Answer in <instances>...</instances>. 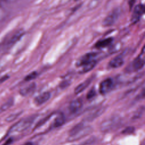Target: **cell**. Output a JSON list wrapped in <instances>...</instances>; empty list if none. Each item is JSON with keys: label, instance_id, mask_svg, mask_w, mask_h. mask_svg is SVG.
I'll return each instance as SVG.
<instances>
[{"label": "cell", "instance_id": "cell-15", "mask_svg": "<svg viewBox=\"0 0 145 145\" xmlns=\"http://www.w3.org/2000/svg\"><path fill=\"white\" fill-rule=\"evenodd\" d=\"M65 117L64 116L60 113L59 115H58L54 119L53 123V126L54 127H58L63 125L65 123Z\"/></svg>", "mask_w": 145, "mask_h": 145}, {"label": "cell", "instance_id": "cell-27", "mask_svg": "<svg viewBox=\"0 0 145 145\" xmlns=\"http://www.w3.org/2000/svg\"><path fill=\"white\" fill-rule=\"evenodd\" d=\"M3 2H6V3H14L16 2L18 0H1Z\"/></svg>", "mask_w": 145, "mask_h": 145}, {"label": "cell", "instance_id": "cell-6", "mask_svg": "<svg viewBox=\"0 0 145 145\" xmlns=\"http://www.w3.org/2000/svg\"><path fill=\"white\" fill-rule=\"evenodd\" d=\"M118 120L116 118H111L104 121L100 125V130L103 132H106L113 129L118 123Z\"/></svg>", "mask_w": 145, "mask_h": 145}, {"label": "cell", "instance_id": "cell-8", "mask_svg": "<svg viewBox=\"0 0 145 145\" xmlns=\"http://www.w3.org/2000/svg\"><path fill=\"white\" fill-rule=\"evenodd\" d=\"M50 97V93L49 92H44L35 98L34 103L36 105H40L46 103Z\"/></svg>", "mask_w": 145, "mask_h": 145}, {"label": "cell", "instance_id": "cell-25", "mask_svg": "<svg viewBox=\"0 0 145 145\" xmlns=\"http://www.w3.org/2000/svg\"><path fill=\"white\" fill-rule=\"evenodd\" d=\"M70 82L69 80H65L63 81L62 83L60 84V87L62 88H65L67 87L69 85H70Z\"/></svg>", "mask_w": 145, "mask_h": 145}, {"label": "cell", "instance_id": "cell-16", "mask_svg": "<svg viewBox=\"0 0 145 145\" xmlns=\"http://www.w3.org/2000/svg\"><path fill=\"white\" fill-rule=\"evenodd\" d=\"M103 112H104V108H103L99 109L96 110L95 112H93L91 114H89L86 117V119L87 120V121H92V120L97 118L98 116H99L100 114H101Z\"/></svg>", "mask_w": 145, "mask_h": 145}, {"label": "cell", "instance_id": "cell-20", "mask_svg": "<svg viewBox=\"0 0 145 145\" xmlns=\"http://www.w3.org/2000/svg\"><path fill=\"white\" fill-rule=\"evenodd\" d=\"M13 102L14 101L12 99H10L8 100L6 102H5L4 104H3V105H2L0 107V113L5 112V110L10 108L13 104Z\"/></svg>", "mask_w": 145, "mask_h": 145}, {"label": "cell", "instance_id": "cell-1", "mask_svg": "<svg viewBox=\"0 0 145 145\" xmlns=\"http://www.w3.org/2000/svg\"><path fill=\"white\" fill-rule=\"evenodd\" d=\"M35 118V116H32L18 121L10 127L8 131V134H12L22 133L25 131L31 126Z\"/></svg>", "mask_w": 145, "mask_h": 145}, {"label": "cell", "instance_id": "cell-11", "mask_svg": "<svg viewBox=\"0 0 145 145\" xmlns=\"http://www.w3.org/2000/svg\"><path fill=\"white\" fill-rule=\"evenodd\" d=\"M36 84L35 83H31L30 84L22 88L20 90V94L23 96H27L32 93L36 88Z\"/></svg>", "mask_w": 145, "mask_h": 145}, {"label": "cell", "instance_id": "cell-26", "mask_svg": "<svg viewBox=\"0 0 145 145\" xmlns=\"http://www.w3.org/2000/svg\"><path fill=\"white\" fill-rule=\"evenodd\" d=\"M8 78V76L7 75H5V76L2 77L1 78H0V84L2 83V82H3L4 81H5Z\"/></svg>", "mask_w": 145, "mask_h": 145}, {"label": "cell", "instance_id": "cell-19", "mask_svg": "<svg viewBox=\"0 0 145 145\" xmlns=\"http://www.w3.org/2000/svg\"><path fill=\"white\" fill-rule=\"evenodd\" d=\"M7 12L5 6L2 4V1L0 0V22L3 21L7 17Z\"/></svg>", "mask_w": 145, "mask_h": 145}, {"label": "cell", "instance_id": "cell-23", "mask_svg": "<svg viewBox=\"0 0 145 145\" xmlns=\"http://www.w3.org/2000/svg\"><path fill=\"white\" fill-rule=\"evenodd\" d=\"M134 131V128L133 127H128L126 128L123 131L122 133L123 134H129V133H131Z\"/></svg>", "mask_w": 145, "mask_h": 145}, {"label": "cell", "instance_id": "cell-3", "mask_svg": "<svg viewBox=\"0 0 145 145\" xmlns=\"http://www.w3.org/2000/svg\"><path fill=\"white\" fill-rule=\"evenodd\" d=\"M144 5L143 4H138L135 7L131 18V22L133 24L137 23L140 20L144 12Z\"/></svg>", "mask_w": 145, "mask_h": 145}, {"label": "cell", "instance_id": "cell-2", "mask_svg": "<svg viewBox=\"0 0 145 145\" xmlns=\"http://www.w3.org/2000/svg\"><path fill=\"white\" fill-rule=\"evenodd\" d=\"M121 14V11L119 8L113 10L103 21V25L106 27L114 24L118 20Z\"/></svg>", "mask_w": 145, "mask_h": 145}, {"label": "cell", "instance_id": "cell-5", "mask_svg": "<svg viewBox=\"0 0 145 145\" xmlns=\"http://www.w3.org/2000/svg\"><path fill=\"white\" fill-rule=\"evenodd\" d=\"M97 53L95 52L88 53L84 56H83L77 62H76V66L78 67H82L92 61L95 59V57L97 56Z\"/></svg>", "mask_w": 145, "mask_h": 145}, {"label": "cell", "instance_id": "cell-13", "mask_svg": "<svg viewBox=\"0 0 145 145\" xmlns=\"http://www.w3.org/2000/svg\"><path fill=\"white\" fill-rule=\"evenodd\" d=\"M124 63L123 58L121 56H116L109 62V66L112 68H118L122 66Z\"/></svg>", "mask_w": 145, "mask_h": 145}, {"label": "cell", "instance_id": "cell-28", "mask_svg": "<svg viewBox=\"0 0 145 145\" xmlns=\"http://www.w3.org/2000/svg\"><path fill=\"white\" fill-rule=\"evenodd\" d=\"M23 145H33V144L32 143V142H26Z\"/></svg>", "mask_w": 145, "mask_h": 145}, {"label": "cell", "instance_id": "cell-14", "mask_svg": "<svg viewBox=\"0 0 145 145\" xmlns=\"http://www.w3.org/2000/svg\"><path fill=\"white\" fill-rule=\"evenodd\" d=\"M112 41H113V38L112 37L106 38L105 39L97 41L95 44V46L96 48H104L109 46L112 43Z\"/></svg>", "mask_w": 145, "mask_h": 145}, {"label": "cell", "instance_id": "cell-18", "mask_svg": "<svg viewBox=\"0 0 145 145\" xmlns=\"http://www.w3.org/2000/svg\"><path fill=\"white\" fill-rule=\"evenodd\" d=\"M96 64V59H95V60L92 61V62H91L90 63L82 66V70L81 71V72L85 73V72H87L90 71L95 66Z\"/></svg>", "mask_w": 145, "mask_h": 145}, {"label": "cell", "instance_id": "cell-24", "mask_svg": "<svg viewBox=\"0 0 145 145\" xmlns=\"http://www.w3.org/2000/svg\"><path fill=\"white\" fill-rule=\"evenodd\" d=\"M18 116V114H14L10 115V116H8V117L6 118V121H7V122L12 121L14 120H15V118H16V117H17Z\"/></svg>", "mask_w": 145, "mask_h": 145}, {"label": "cell", "instance_id": "cell-4", "mask_svg": "<svg viewBox=\"0 0 145 145\" xmlns=\"http://www.w3.org/2000/svg\"><path fill=\"white\" fill-rule=\"evenodd\" d=\"M113 87V81L111 78H107L101 82L99 86V92L102 95H105L110 92Z\"/></svg>", "mask_w": 145, "mask_h": 145}, {"label": "cell", "instance_id": "cell-22", "mask_svg": "<svg viewBox=\"0 0 145 145\" xmlns=\"http://www.w3.org/2000/svg\"><path fill=\"white\" fill-rule=\"evenodd\" d=\"M95 95H96V91L94 88H92L88 92L86 97L87 99H91L93 98L95 96Z\"/></svg>", "mask_w": 145, "mask_h": 145}, {"label": "cell", "instance_id": "cell-7", "mask_svg": "<svg viewBox=\"0 0 145 145\" xmlns=\"http://www.w3.org/2000/svg\"><path fill=\"white\" fill-rule=\"evenodd\" d=\"M83 106V101L80 99H76L71 102L69 109L72 113H76L79 112Z\"/></svg>", "mask_w": 145, "mask_h": 145}, {"label": "cell", "instance_id": "cell-10", "mask_svg": "<svg viewBox=\"0 0 145 145\" xmlns=\"http://www.w3.org/2000/svg\"><path fill=\"white\" fill-rule=\"evenodd\" d=\"M143 54V50L140 55L137 57L132 63V67L135 71L140 70L144 66V61L143 57H142Z\"/></svg>", "mask_w": 145, "mask_h": 145}, {"label": "cell", "instance_id": "cell-17", "mask_svg": "<svg viewBox=\"0 0 145 145\" xmlns=\"http://www.w3.org/2000/svg\"><path fill=\"white\" fill-rule=\"evenodd\" d=\"M84 127V126L83 123H79L76 124L70 130V131H69L70 137H71V136L75 135L76 133H77L80 130H81Z\"/></svg>", "mask_w": 145, "mask_h": 145}, {"label": "cell", "instance_id": "cell-12", "mask_svg": "<svg viewBox=\"0 0 145 145\" xmlns=\"http://www.w3.org/2000/svg\"><path fill=\"white\" fill-rule=\"evenodd\" d=\"M92 77H90L86 79V80H84V82H83L82 83H81L80 84H79L78 86H76L74 89L75 94L77 95L80 93L81 92L83 91L89 85V84L92 80Z\"/></svg>", "mask_w": 145, "mask_h": 145}, {"label": "cell", "instance_id": "cell-21", "mask_svg": "<svg viewBox=\"0 0 145 145\" xmlns=\"http://www.w3.org/2000/svg\"><path fill=\"white\" fill-rule=\"evenodd\" d=\"M36 76H37V72L36 71H33V72H31L30 74H29L28 75H27L25 77L24 80L25 81H29L31 80L35 79Z\"/></svg>", "mask_w": 145, "mask_h": 145}, {"label": "cell", "instance_id": "cell-9", "mask_svg": "<svg viewBox=\"0 0 145 145\" xmlns=\"http://www.w3.org/2000/svg\"><path fill=\"white\" fill-rule=\"evenodd\" d=\"M91 130H92L91 127H90L89 126L84 127L81 130H80L79 132L76 133L75 135H74L71 137H70L69 138L70 139L69 140L70 141H74V140H75L76 139H79L88 135L89 133H91Z\"/></svg>", "mask_w": 145, "mask_h": 145}]
</instances>
